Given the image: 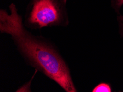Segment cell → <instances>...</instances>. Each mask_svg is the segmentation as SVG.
Instances as JSON below:
<instances>
[{
	"label": "cell",
	"mask_w": 123,
	"mask_h": 92,
	"mask_svg": "<svg viewBox=\"0 0 123 92\" xmlns=\"http://www.w3.org/2000/svg\"><path fill=\"white\" fill-rule=\"evenodd\" d=\"M0 10V33L10 36L26 64L57 83L66 92H77L70 67L57 46L42 35L30 32L14 3Z\"/></svg>",
	"instance_id": "1"
},
{
	"label": "cell",
	"mask_w": 123,
	"mask_h": 92,
	"mask_svg": "<svg viewBox=\"0 0 123 92\" xmlns=\"http://www.w3.org/2000/svg\"><path fill=\"white\" fill-rule=\"evenodd\" d=\"M68 0H29L23 23L28 29L67 27L70 24Z\"/></svg>",
	"instance_id": "2"
},
{
	"label": "cell",
	"mask_w": 123,
	"mask_h": 92,
	"mask_svg": "<svg viewBox=\"0 0 123 92\" xmlns=\"http://www.w3.org/2000/svg\"><path fill=\"white\" fill-rule=\"evenodd\" d=\"M93 92H111V89L109 84L101 83L96 86L92 90Z\"/></svg>",
	"instance_id": "3"
},
{
	"label": "cell",
	"mask_w": 123,
	"mask_h": 92,
	"mask_svg": "<svg viewBox=\"0 0 123 92\" xmlns=\"http://www.w3.org/2000/svg\"><path fill=\"white\" fill-rule=\"evenodd\" d=\"M111 4L115 12L119 13L121 7L123 5V0H111Z\"/></svg>",
	"instance_id": "4"
},
{
	"label": "cell",
	"mask_w": 123,
	"mask_h": 92,
	"mask_svg": "<svg viewBox=\"0 0 123 92\" xmlns=\"http://www.w3.org/2000/svg\"><path fill=\"white\" fill-rule=\"evenodd\" d=\"M117 20L119 23V27H120V31L121 34H123V16L119 15L117 17Z\"/></svg>",
	"instance_id": "5"
}]
</instances>
